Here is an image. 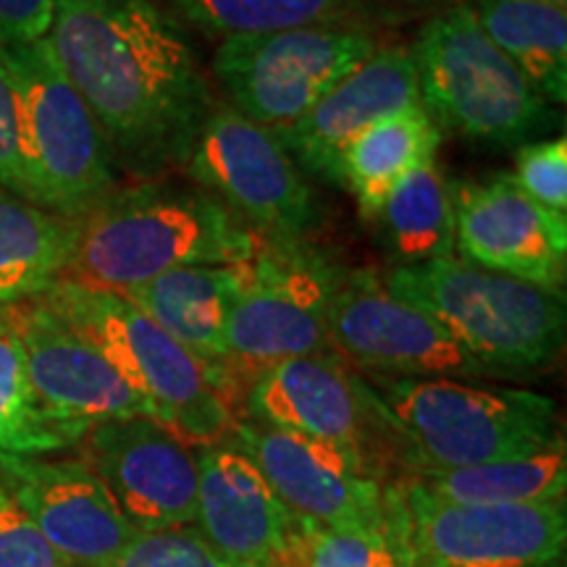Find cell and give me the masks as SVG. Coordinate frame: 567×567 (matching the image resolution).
Wrapping results in <instances>:
<instances>
[{"label": "cell", "instance_id": "obj_1", "mask_svg": "<svg viewBox=\"0 0 567 567\" xmlns=\"http://www.w3.org/2000/svg\"><path fill=\"white\" fill-rule=\"evenodd\" d=\"M45 42L118 168L155 182L187 166L216 101L172 13L155 0H55Z\"/></svg>", "mask_w": 567, "mask_h": 567}, {"label": "cell", "instance_id": "obj_2", "mask_svg": "<svg viewBox=\"0 0 567 567\" xmlns=\"http://www.w3.org/2000/svg\"><path fill=\"white\" fill-rule=\"evenodd\" d=\"M258 239L200 187L137 182L116 187L76 218L59 281L124 297L182 266L245 264Z\"/></svg>", "mask_w": 567, "mask_h": 567}, {"label": "cell", "instance_id": "obj_3", "mask_svg": "<svg viewBox=\"0 0 567 567\" xmlns=\"http://www.w3.org/2000/svg\"><path fill=\"white\" fill-rule=\"evenodd\" d=\"M360 375L384 423L394 476L530 455L563 439L557 402L528 389Z\"/></svg>", "mask_w": 567, "mask_h": 567}, {"label": "cell", "instance_id": "obj_4", "mask_svg": "<svg viewBox=\"0 0 567 567\" xmlns=\"http://www.w3.org/2000/svg\"><path fill=\"white\" fill-rule=\"evenodd\" d=\"M389 292L429 313L488 375H530L559 360L565 289H547L452 258L394 266Z\"/></svg>", "mask_w": 567, "mask_h": 567}, {"label": "cell", "instance_id": "obj_5", "mask_svg": "<svg viewBox=\"0 0 567 567\" xmlns=\"http://www.w3.org/2000/svg\"><path fill=\"white\" fill-rule=\"evenodd\" d=\"M40 300L97 347L155 421L184 442L208 446L231 436L243 417L239 396L122 295L55 281Z\"/></svg>", "mask_w": 567, "mask_h": 567}, {"label": "cell", "instance_id": "obj_6", "mask_svg": "<svg viewBox=\"0 0 567 567\" xmlns=\"http://www.w3.org/2000/svg\"><path fill=\"white\" fill-rule=\"evenodd\" d=\"M410 51L421 103L439 130L494 147L530 145L555 130V109L486 38L471 3L431 17Z\"/></svg>", "mask_w": 567, "mask_h": 567}, {"label": "cell", "instance_id": "obj_7", "mask_svg": "<svg viewBox=\"0 0 567 567\" xmlns=\"http://www.w3.org/2000/svg\"><path fill=\"white\" fill-rule=\"evenodd\" d=\"M226 316V368L245 389L266 368L331 350L329 321L347 271L308 239L260 237L237 264Z\"/></svg>", "mask_w": 567, "mask_h": 567}, {"label": "cell", "instance_id": "obj_8", "mask_svg": "<svg viewBox=\"0 0 567 567\" xmlns=\"http://www.w3.org/2000/svg\"><path fill=\"white\" fill-rule=\"evenodd\" d=\"M19 109V151L30 200L76 221L116 184V158L87 103L45 40L3 48Z\"/></svg>", "mask_w": 567, "mask_h": 567}, {"label": "cell", "instance_id": "obj_9", "mask_svg": "<svg viewBox=\"0 0 567 567\" xmlns=\"http://www.w3.org/2000/svg\"><path fill=\"white\" fill-rule=\"evenodd\" d=\"M379 45L368 24H316L234 38L218 45L213 74L231 109L281 132L300 122Z\"/></svg>", "mask_w": 567, "mask_h": 567}, {"label": "cell", "instance_id": "obj_10", "mask_svg": "<svg viewBox=\"0 0 567 567\" xmlns=\"http://www.w3.org/2000/svg\"><path fill=\"white\" fill-rule=\"evenodd\" d=\"M386 502L417 567H563L565 502L455 505L408 478L386 481Z\"/></svg>", "mask_w": 567, "mask_h": 567}, {"label": "cell", "instance_id": "obj_11", "mask_svg": "<svg viewBox=\"0 0 567 567\" xmlns=\"http://www.w3.org/2000/svg\"><path fill=\"white\" fill-rule=\"evenodd\" d=\"M184 172L260 237L308 239L321 205L279 134L213 103Z\"/></svg>", "mask_w": 567, "mask_h": 567}, {"label": "cell", "instance_id": "obj_12", "mask_svg": "<svg viewBox=\"0 0 567 567\" xmlns=\"http://www.w3.org/2000/svg\"><path fill=\"white\" fill-rule=\"evenodd\" d=\"M245 421L313 439L392 481V452L363 375L337 352L292 358L260 371L243 394Z\"/></svg>", "mask_w": 567, "mask_h": 567}, {"label": "cell", "instance_id": "obj_13", "mask_svg": "<svg viewBox=\"0 0 567 567\" xmlns=\"http://www.w3.org/2000/svg\"><path fill=\"white\" fill-rule=\"evenodd\" d=\"M329 344L347 365L386 379H488L429 313L389 292L373 268L347 271L334 297Z\"/></svg>", "mask_w": 567, "mask_h": 567}, {"label": "cell", "instance_id": "obj_14", "mask_svg": "<svg viewBox=\"0 0 567 567\" xmlns=\"http://www.w3.org/2000/svg\"><path fill=\"white\" fill-rule=\"evenodd\" d=\"M193 526L226 567H302L313 528L279 499L231 442L197 446Z\"/></svg>", "mask_w": 567, "mask_h": 567}, {"label": "cell", "instance_id": "obj_15", "mask_svg": "<svg viewBox=\"0 0 567 567\" xmlns=\"http://www.w3.org/2000/svg\"><path fill=\"white\" fill-rule=\"evenodd\" d=\"M126 520L142 534L193 526L197 515V446L153 417L92 425L76 444Z\"/></svg>", "mask_w": 567, "mask_h": 567}, {"label": "cell", "instance_id": "obj_16", "mask_svg": "<svg viewBox=\"0 0 567 567\" xmlns=\"http://www.w3.org/2000/svg\"><path fill=\"white\" fill-rule=\"evenodd\" d=\"M226 442L252 460L284 505L310 528L350 530L386 517V478L347 452L245 417Z\"/></svg>", "mask_w": 567, "mask_h": 567}, {"label": "cell", "instance_id": "obj_17", "mask_svg": "<svg viewBox=\"0 0 567 567\" xmlns=\"http://www.w3.org/2000/svg\"><path fill=\"white\" fill-rule=\"evenodd\" d=\"M24 354L40 405L84 436L118 417H153V410L118 375L97 347L53 313L40 297L0 308ZM155 421V417H153Z\"/></svg>", "mask_w": 567, "mask_h": 567}, {"label": "cell", "instance_id": "obj_18", "mask_svg": "<svg viewBox=\"0 0 567 567\" xmlns=\"http://www.w3.org/2000/svg\"><path fill=\"white\" fill-rule=\"evenodd\" d=\"M0 484L71 567H111L140 534L80 455L0 457Z\"/></svg>", "mask_w": 567, "mask_h": 567}, {"label": "cell", "instance_id": "obj_19", "mask_svg": "<svg viewBox=\"0 0 567 567\" xmlns=\"http://www.w3.org/2000/svg\"><path fill=\"white\" fill-rule=\"evenodd\" d=\"M455 252L467 264L547 289H565L567 216L549 213L513 174L452 184Z\"/></svg>", "mask_w": 567, "mask_h": 567}, {"label": "cell", "instance_id": "obj_20", "mask_svg": "<svg viewBox=\"0 0 567 567\" xmlns=\"http://www.w3.org/2000/svg\"><path fill=\"white\" fill-rule=\"evenodd\" d=\"M417 105L423 103L413 51L408 45H379L300 122L276 134L300 166L339 184V163L352 140Z\"/></svg>", "mask_w": 567, "mask_h": 567}, {"label": "cell", "instance_id": "obj_21", "mask_svg": "<svg viewBox=\"0 0 567 567\" xmlns=\"http://www.w3.org/2000/svg\"><path fill=\"white\" fill-rule=\"evenodd\" d=\"M237 266H182L132 289L124 300L208 365L243 405V389L226 368L224 344L226 316L237 292Z\"/></svg>", "mask_w": 567, "mask_h": 567}, {"label": "cell", "instance_id": "obj_22", "mask_svg": "<svg viewBox=\"0 0 567 567\" xmlns=\"http://www.w3.org/2000/svg\"><path fill=\"white\" fill-rule=\"evenodd\" d=\"M439 145L442 130L423 105L394 113L352 140L339 163V184L354 195L360 216L375 221L396 184L436 161Z\"/></svg>", "mask_w": 567, "mask_h": 567}, {"label": "cell", "instance_id": "obj_23", "mask_svg": "<svg viewBox=\"0 0 567 567\" xmlns=\"http://www.w3.org/2000/svg\"><path fill=\"white\" fill-rule=\"evenodd\" d=\"M396 478V476H394ZM439 499L455 505H544L565 502L567 450L559 439L547 450L467 467H421L400 473Z\"/></svg>", "mask_w": 567, "mask_h": 567}, {"label": "cell", "instance_id": "obj_24", "mask_svg": "<svg viewBox=\"0 0 567 567\" xmlns=\"http://www.w3.org/2000/svg\"><path fill=\"white\" fill-rule=\"evenodd\" d=\"M486 38L515 63L549 105L567 101V11L547 0H476Z\"/></svg>", "mask_w": 567, "mask_h": 567}, {"label": "cell", "instance_id": "obj_25", "mask_svg": "<svg viewBox=\"0 0 567 567\" xmlns=\"http://www.w3.org/2000/svg\"><path fill=\"white\" fill-rule=\"evenodd\" d=\"M74 245V221L0 187V308L53 287Z\"/></svg>", "mask_w": 567, "mask_h": 567}, {"label": "cell", "instance_id": "obj_26", "mask_svg": "<svg viewBox=\"0 0 567 567\" xmlns=\"http://www.w3.org/2000/svg\"><path fill=\"white\" fill-rule=\"evenodd\" d=\"M400 264L417 266L455 255V205L452 184L436 161L410 172L386 197L379 218Z\"/></svg>", "mask_w": 567, "mask_h": 567}, {"label": "cell", "instance_id": "obj_27", "mask_svg": "<svg viewBox=\"0 0 567 567\" xmlns=\"http://www.w3.org/2000/svg\"><path fill=\"white\" fill-rule=\"evenodd\" d=\"M210 38H258L316 24H365V0H168Z\"/></svg>", "mask_w": 567, "mask_h": 567}, {"label": "cell", "instance_id": "obj_28", "mask_svg": "<svg viewBox=\"0 0 567 567\" xmlns=\"http://www.w3.org/2000/svg\"><path fill=\"white\" fill-rule=\"evenodd\" d=\"M82 439L80 431L55 421L40 405L21 347L0 313V457L55 455Z\"/></svg>", "mask_w": 567, "mask_h": 567}, {"label": "cell", "instance_id": "obj_29", "mask_svg": "<svg viewBox=\"0 0 567 567\" xmlns=\"http://www.w3.org/2000/svg\"><path fill=\"white\" fill-rule=\"evenodd\" d=\"M302 567H417L386 502V517L350 530L313 528Z\"/></svg>", "mask_w": 567, "mask_h": 567}, {"label": "cell", "instance_id": "obj_30", "mask_svg": "<svg viewBox=\"0 0 567 567\" xmlns=\"http://www.w3.org/2000/svg\"><path fill=\"white\" fill-rule=\"evenodd\" d=\"M111 567H226L195 526L151 530L132 538Z\"/></svg>", "mask_w": 567, "mask_h": 567}, {"label": "cell", "instance_id": "obj_31", "mask_svg": "<svg viewBox=\"0 0 567 567\" xmlns=\"http://www.w3.org/2000/svg\"><path fill=\"white\" fill-rule=\"evenodd\" d=\"M513 179L536 205L567 216V142L557 137L523 145Z\"/></svg>", "mask_w": 567, "mask_h": 567}, {"label": "cell", "instance_id": "obj_32", "mask_svg": "<svg viewBox=\"0 0 567 567\" xmlns=\"http://www.w3.org/2000/svg\"><path fill=\"white\" fill-rule=\"evenodd\" d=\"M0 567H71L0 484Z\"/></svg>", "mask_w": 567, "mask_h": 567}, {"label": "cell", "instance_id": "obj_33", "mask_svg": "<svg viewBox=\"0 0 567 567\" xmlns=\"http://www.w3.org/2000/svg\"><path fill=\"white\" fill-rule=\"evenodd\" d=\"M0 187L9 189L11 195L24 197L27 203H32L30 184H27L19 151L17 87H13V76L3 48H0Z\"/></svg>", "mask_w": 567, "mask_h": 567}, {"label": "cell", "instance_id": "obj_34", "mask_svg": "<svg viewBox=\"0 0 567 567\" xmlns=\"http://www.w3.org/2000/svg\"><path fill=\"white\" fill-rule=\"evenodd\" d=\"M53 19L55 0H0V48L45 40Z\"/></svg>", "mask_w": 567, "mask_h": 567}, {"label": "cell", "instance_id": "obj_35", "mask_svg": "<svg viewBox=\"0 0 567 567\" xmlns=\"http://www.w3.org/2000/svg\"><path fill=\"white\" fill-rule=\"evenodd\" d=\"M400 3H408V6H434V3H444V0H400Z\"/></svg>", "mask_w": 567, "mask_h": 567}, {"label": "cell", "instance_id": "obj_36", "mask_svg": "<svg viewBox=\"0 0 567 567\" xmlns=\"http://www.w3.org/2000/svg\"><path fill=\"white\" fill-rule=\"evenodd\" d=\"M547 3H555V6H563V9H565V3H567V0H547Z\"/></svg>", "mask_w": 567, "mask_h": 567}]
</instances>
